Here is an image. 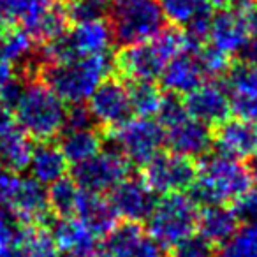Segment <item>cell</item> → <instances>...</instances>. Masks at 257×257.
<instances>
[{
    "mask_svg": "<svg viewBox=\"0 0 257 257\" xmlns=\"http://www.w3.org/2000/svg\"><path fill=\"white\" fill-rule=\"evenodd\" d=\"M183 51H194L183 30L164 29L152 39L121 48L113 60V69L128 81H155L168 62Z\"/></svg>",
    "mask_w": 257,
    "mask_h": 257,
    "instance_id": "obj_1",
    "label": "cell"
},
{
    "mask_svg": "<svg viewBox=\"0 0 257 257\" xmlns=\"http://www.w3.org/2000/svg\"><path fill=\"white\" fill-rule=\"evenodd\" d=\"M13 114L30 140L53 141V138L64 133L67 104L43 81L27 76L22 95L13 107Z\"/></svg>",
    "mask_w": 257,
    "mask_h": 257,
    "instance_id": "obj_2",
    "label": "cell"
},
{
    "mask_svg": "<svg viewBox=\"0 0 257 257\" xmlns=\"http://www.w3.org/2000/svg\"><path fill=\"white\" fill-rule=\"evenodd\" d=\"M41 81L48 85L65 104H83L111 74L113 60L104 55L71 58L41 65Z\"/></svg>",
    "mask_w": 257,
    "mask_h": 257,
    "instance_id": "obj_3",
    "label": "cell"
},
{
    "mask_svg": "<svg viewBox=\"0 0 257 257\" xmlns=\"http://www.w3.org/2000/svg\"><path fill=\"white\" fill-rule=\"evenodd\" d=\"M252 185L253 178L241 161L217 154L203 157L190 190L197 204H227Z\"/></svg>",
    "mask_w": 257,
    "mask_h": 257,
    "instance_id": "obj_4",
    "label": "cell"
},
{
    "mask_svg": "<svg viewBox=\"0 0 257 257\" xmlns=\"http://www.w3.org/2000/svg\"><path fill=\"white\" fill-rule=\"evenodd\" d=\"M199 206L185 192L164 194L147 217V232L162 246L173 248L197 231Z\"/></svg>",
    "mask_w": 257,
    "mask_h": 257,
    "instance_id": "obj_5",
    "label": "cell"
},
{
    "mask_svg": "<svg viewBox=\"0 0 257 257\" xmlns=\"http://www.w3.org/2000/svg\"><path fill=\"white\" fill-rule=\"evenodd\" d=\"M109 29L116 43H143L166 29L161 0H111Z\"/></svg>",
    "mask_w": 257,
    "mask_h": 257,
    "instance_id": "obj_6",
    "label": "cell"
},
{
    "mask_svg": "<svg viewBox=\"0 0 257 257\" xmlns=\"http://www.w3.org/2000/svg\"><path fill=\"white\" fill-rule=\"evenodd\" d=\"M114 150L131 166H145L164 145V128L159 120L134 116L111 128Z\"/></svg>",
    "mask_w": 257,
    "mask_h": 257,
    "instance_id": "obj_7",
    "label": "cell"
},
{
    "mask_svg": "<svg viewBox=\"0 0 257 257\" xmlns=\"http://www.w3.org/2000/svg\"><path fill=\"white\" fill-rule=\"evenodd\" d=\"M197 166L194 159L176 152H159L143 166V182L155 194H171L190 190L196 180Z\"/></svg>",
    "mask_w": 257,
    "mask_h": 257,
    "instance_id": "obj_8",
    "label": "cell"
},
{
    "mask_svg": "<svg viewBox=\"0 0 257 257\" xmlns=\"http://www.w3.org/2000/svg\"><path fill=\"white\" fill-rule=\"evenodd\" d=\"M131 164L116 150H100L93 157L72 166L71 178L86 192H109L116 183L127 178Z\"/></svg>",
    "mask_w": 257,
    "mask_h": 257,
    "instance_id": "obj_9",
    "label": "cell"
},
{
    "mask_svg": "<svg viewBox=\"0 0 257 257\" xmlns=\"http://www.w3.org/2000/svg\"><path fill=\"white\" fill-rule=\"evenodd\" d=\"M4 206L22 225H44L53 218L48 204L46 185L32 176H16Z\"/></svg>",
    "mask_w": 257,
    "mask_h": 257,
    "instance_id": "obj_10",
    "label": "cell"
},
{
    "mask_svg": "<svg viewBox=\"0 0 257 257\" xmlns=\"http://www.w3.org/2000/svg\"><path fill=\"white\" fill-rule=\"evenodd\" d=\"M88 113L93 123L100 127L114 128L131 118V104H128L127 85L116 78L107 76L88 97Z\"/></svg>",
    "mask_w": 257,
    "mask_h": 257,
    "instance_id": "obj_11",
    "label": "cell"
},
{
    "mask_svg": "<svg viewBox=\"0 0 257 257\" xmlns=\"http://www.w3.org/2000/svg\"><path fill=\"white\" fill-rule=\"evenodd\" d=\"M161 8L166 22L183 30L194 50L203 44L213 18L208 0H161Z\"/></svg>",
    "mask_w": 257,
    "mask_h": 257,
    "instance_id": "obj_12",
    "label": "cell"
},
{
    "mask_svg": "<svg viewBox=\"0 0 257 257\" xmlns=\"http://www.w3.org/2000/svg\"><path fill=\"white\" fill-rule=\"evenodd\" d=\"M106 252L111 257H166L162 248L140 222L123 220L106 234Z\"/></svg>",
    "mask_w": 257,
    "mask_h": 257,
    "instance_id": "obj_13",
    "label": "cell"
},
{
    "mask_svg": "<svg viewBox=\"0 0 257 257\" xmlns=\"http://www.w3.org/2000/svg\"><path fill=\"white\" fill-rule=\"evenodd\" d=\"M164 143L171 152L189 159L204 157L213 145V134L203 121L192 118L189 113L173 123L164 125Z\"/></svg>",
    "mask_w": 257,
    "mask_h": 257,
    "instance_id": "obj_14",
    "label": "cell"
},
{
    "mask_svg": "<svg viewBox=\"0 0 257 257\" xmlns=\"http://www.w3.org/2000/svg\"><path fill=\"white\" fill-rule=\"evenodd\" d=\"M187 113L208 127L222 123L231 114V100L225 86L215 81H203L183 99Z\"/></svg>",
    "mask_w": 257,
    "mask_h": 257,
    "instance_id": "obj_15",
    "label": "cell"
},
{
    "mask_svg": "<svg viewBox=\"0 0 257 257\" xmlns=\"http://www.w3.org/2000/svg\"><path fill=\"white\" fill-rule=\"evenodd\" d=\"M107 201L113 206L116 217L131 222H143L150 215L155 204V192L138 178H123L109 190Z\"/></svg>",
    "mask_w": 257,
    "mask_h": 257,
    "instance_id": "obj_16",
    "label": "cell"
},
{
    "mask_svg": "<svg viewBox=\"0 0 257 257\" xmlns=\"http://www.w3.org/2000/svg\"><path fill=\"white\" fill-rule=\"evenodd\" d=\"M213 145L218 154L236 161H248L257 154V121L227 118L217 125Z\"/></svg>",
    "mask_w": 257,
    "mask_h": 257,
    "instance_id": "obj_17",
    "label": "cell"
},
{
    "mask_svg": "<svg viewBox=\"0 0 257 257\" xmlns=\"http://www.w3.org/2000/svg\"><path fill=\"white\" fill-rule=\"evenodd\" d=\"M225 76L231 113L238 118L257 121V67L239 62L234 67H229Z\"/></svg>",
    "mask_w": 257,
    "mask_h": 257,
    "instance_id": "obj_18",
    "label": "cell"
},
{
    "mask_svg": "<svg viewBox=\"0 0 257 257\" xmlns=\"http://www.w3.org/2000/svg\"><path fill=\"white\" fill-rule=\"evenodd\" d=\"M50 232L58 252L72 257H93L99 252L97 236L76 217L51 218Z\"/></svg>",
    "mask_w": 257,
    "mask_h": 257,
    "instance_id": "obj_19",
    "label": "cell"
},
{
    "mask_svg": "<svg viewBox=\"0 0 257 257\" xmlns=\"http://www.w3.org/2000/svg\"><path fill=\"white\" fill-rule=\"evenodd\" d=\"M206 39L211 46L222 50L229 57L238 55V51L248 39V29L243 13L229 11V9L218 11V15L211 18Z\"/></svg>",
    "mask_w": 257,
    "mask_h": 257,
    "instance_id": "obj_20",
    "label": "cell"
},
{
    "mask_svg": "<svg viewBox=\"0 0 257 257\" xmlns=\"http://www.w3.org/2000/svg\"><path fill=\"white\" fill-rule=\"evenodd\" d=\"M204 81L194 51H183L168 62L161 74L162 88L171 95H187Z\"/></svg>",
    "mask_w": 257,
    "mask_h": 257,
    "instance_id": "obj_21",
    "label": "cell"
},
{
    "mask_svg": "<svg viewBox=\"0 0 257 257\" xmlns=\"http://www.w3.org/2000/svg\"><path fill=\"white\" fill-rule=\"evenodd\" d=\"M239 227L232 208L227 204H204L197 215V231L210 245L222 246Z\"/></svg>",
    "mask_w": 257,
    "mask_h": 257,
    "instance_id": "obj_22",
    "label": "cell"
},
{
    "mask_svg": "<svg viewBox=\"0 0 257 257\" xmlns=\"http://www.w3.org/2000/svg\"><path fill=\"white\" fill-rule=\"evenodd\" d=\"M36 41L23 27L4 25L0 30V55L13 65H22L25 71H39L41 58L36 50ZM34 72V71H32Z\"/></svg>",
    "mask_w": 257,
    "mask_h": 257,
    "instance_id": "obj_23",
    "label": "cell"
},
{
    "mask_svg": "<svg viewBox=\"0 0 257 257\" xmlns=\"http://www.w3.org/2000/svg\"><path fill=\"white\" fill-rule=\"evenodd\" d=\"M74 217L79 218L97 238H106V234L118 222V217L107 197L86 190H81L79 194Z\"/></svg>",
    "mask_w": 257,
    "mask_h": 257,
    "instance_id": "obj_24",
    "label": "cell"
},
{
    "mask_svg": "<svg viewBox=\"0 0 257 257\" xmlns=\"http://www.w3.org/2000/svg\"><path fill=\"white\" fill-rule=\"evenodd\" d=\"M27 169L30 171V176L39 183L51 185L67 175L69 162L58 145H55L53 141H39L37 145H34Z\"/></svg>",
    "mask_w": 257,
    "mask_h": 257,
    "instance_id": "obj_25",
    "label": "cell"
},
{
    "mask_svg": "<svg viewBox=\"0 0 257 257\" xmlns=\"http://www.w3.org/2000/svg\"><path fill=\"white\" fill-rule=\"evenodd\" d=\"M32 148V141L18 123L0 131V169L16 175L27 171Z\"/></svg>",
    "mask_w": 257,
    "mask_h": 257,
    "instance_id": "obj_26",
    "label": "cell"
},
{
    "mask_svg": "<svg viewBox=\"0 0 257 257\" xmlns=\"http://www.w3.org/2000/svg\"><path fill=\"white\" fill-rule=\"evenodd\" d=\"M102 134L92 127L64 128L60 138V150L69 164H79L102 150Z\"/></svg>",
    "mask_w": 257,
    "mask_h": 257,
    "instance_id": "obj_27",
    "label": "cell"
},
{
    "mask_svg": "<svg viewBox=\"0 0 257 257\" xmlns=\"http://www.w3.org/2000/svg\"><path fill=\"white\" fill-rule=\"evenodd\" d=\"M15 246L25 257H57L60 253L50 229L44 225H22Z\"/></svg>",
    "mask_w": 257,
    "mask_h": 257,
    "instance_id": "obj_28",
    "label": "cell"
},
{
    "mask_svg": "<svg viewBox=\"0 0 257 257\" xmlns=\"http://www.w3.org/2000/svg\"><path fill=\"white\" fill-rule=\"evenodd\" d=\"M36 43H48L55 37L62 36L69 29V16L64 6L51 4L41 16H37L30 25L23 27Z\"/></svg>",
    "mask_w": 257,
    "mask_h": 257,
    "instance_id": "obj_29",
    "label": "cell"
},
{
    "mask_svg": "<svg viewBox=\"0 0 257 257\" xmlns=\"http://www.w3.org/2000/svg\"><path fill=\"white\" fill-rule=\"evenodd\" d=\"M131 113L136 116L152 118L159 113L164 95L155 81H131L127 86Z\"/></svg>",
    "mask_w": 257,
    "mask_h": 257,
    "instance_id": "obj_30",
    "label": "cell"
},
{
    "mask_svg": "<svg viewBox=\"0 0 257 257\" xmlns=\"http://www.w3.org/2000/svg\"><path fill=\"white\" fill-rule=\"evenodd\" d=\"M79 194L81 189L69 176H62L60 180L53 182L48 189V204H50L51 215L58 218L74 217Z\"/></svg>",
    "mask_w": 257,
    "mask_h": 257,
    "instance_id": "obj_31",
    "label": "cell"
},
{
    "mask_svg": "<svg viewBox=\"0 0 257 257\" xmlns=\"http://www.w3.org/2000/svg\"><path fill=\"white\" fill-rule=\"evenodd\" d=\"M217 257H257V222L243 224L220 246Z\"/></svg>",
    "mask_w": 257,
    "mask_h": 257,
    "instance_id": "obj_32",
    "label": "cell"
},
{
    "mask_svg": "<svg viewBox=\"0 0 257 257\" xmlns=\"http://www.w3.org/2000/svg\"><path fill=\"white\" fill-rule=\"evenodd\" d=\"M8 22H18L22 27H27L41 16L53 0H2Z\"/></svg>",
    "mask_w": 257,
    "mask_h": 257,
    "instance_id": "obj_33",
    "label": "cell"
},
{
    "mask_svg": "<svg viewBox=\"0 0 257 257\" xmlns=\"http://www.w3.org/2000/svg\"><path fill=\"white\" fill-rule=\"evenodd\" d=\"M194 55L197 58L201 71H203L204 78H220L231 67V58L227 53H224L218 48L208 44H201L199 48L194 50Z\"/></svg>",
    "mask_w": 257,
    "mask_h": 257,
    "instance_id": "obj_34",
    "label": "cell"
},
{
    "mask_svg": "<svg viewBox=\"0 0 257 257\" xmlns=\"http://www.w3.org/2000/svg\"><path fill=\"white\" fill-rule=\"evenodd\" d=\"M69 22H88L104 18L107 4L104 0H71L64 6Z\"/></svg>",
    "mask_w": 257,
    "mask_h": 257,
    "instance_id": "obj_35",
    "label": "cell"
},
{
    "mask_svg": "<svg viewBox=\"0 0 257 257\" xmlns=\"http://www.w3.org/2000/svg\"><path fill=\"white\" fill-rule=\"evenodd\" d=\"M171 257H217L215 246L201 236H189L171 248Z\"/></svg>",
    "mask_w": 257,
    "mask_h": 257,
    "instance_id": "obj_36",
    "label": "cell"
},
{
    "mask_svg": "<svg viewBox=\"0 0 257 257\" xmlns=\"http://www.w3.org/2000/svg\"><path fill=\"white\" fill-rule=\"evenodd\" d=\"M232 211L239 224H255L257 222V187H250L236 201H232Z\"/></svg>",
    "mask_w": 257,
    "mask_h": 257,
    "instance_id": "obj_37",
    "label": "cell"
},
{
    "mask_svg": "<svg viewBox=\"0 0 257 257\" xmlns=\"http://www.w3.org/2000/svg\"><path fill=\"white\" fill-rule=\"evenodd\" d=\"M22 224L6 206L0 204V245H15Z\"/></svg>",
    "mask_w": 257,
    "mask_h": 257,
    "instance_id": "obj_38",
    "label": "cell"
},
{
    "mask_svg": "<svg viewBox=\"0 0 257 257\" xmlns=\"http://www.w3.org/2000/svg\"><path fill=\"white\" fill-rule=\"evenodd\" d=\"M92 125L93 120L88 113V107L83 104H71V109H67V118H65V128H83Z\"/></svg>",
    "mask_w": 257,
    "mask_h": 257,
    "instance_id": "obj_39",
    "label": "cell"
},
{
    "mask_svg": "<svg viewBox=\"0 0 257 257\" xmlns=\"http://www.w3.org/2000/svg\"><path fill=\"white\" fill-rule=\"evenodd\" d=\"M208 4L211 6V9H218V11H238V13H245L250 8L255 6L253 0H208Z\"/></svg>",
    "mask_w": 257,
    "mask_h": 257,
    "instance_id": "obj_40",
    "label": "cell"
},
{
    "mask_svg": "<svg viewBox=\"0 0 257 257\" xmlns=\"http://www.w3.org/2000/svg\"><path fill=\"white\" fill-rule=\"evenodd\" d=\"M238 58L241 64L255 65L257 67V37H248L243 48L238 51Z\"/></svg>",
    "mask_w": 257,
    "mask_h": 257,
    "instance_id": "obj_41",
    "label": "cell"
},
{
    "mask_svg": "<svg viewBox=\"0 0 257 257\" xmlns=\"http://www.w3.org/2000/svg\"><path fill=\"white\" fill-rule=\"evenodd\" d=\"M11 78H15V65L0 55V88H2Z\"/></svg>",
    "mask_w": 257,
    "mask_h": 257,
    "instance_id": "obj_42",
    "label": "cell"
},
{
    "mask_svg": "<svg viewBox=\"0 0 257 257\" xmlns=\"http://www.w3.org/2000/svg\"><path fill=\"white\" fill-rule=\"evenodd\" d=\"M243 16H245L246 29H248V37H257V6L243 13Z\"/></svg>",
    "mask_w": 257,
    "mask_h": 257,
    "instance_id": "obj_43",
    "label": "cell"
},
{
    "mask_svg": "<svg viewBox=\"0 0 257 257\" xmlns=\"http://www.w3.org/2000/svg\"><path fill=\"white\" fill-rule=\"evenodd\" d=\"M0 257H25V255L15 245H0Z\"/></svg>",
    "mask_w": 257,
    "mask_h": 257,
    "instance_id": "obj_44",
    "label": "cell"
},
{
    "mask_svg": "<svg viewBox=\"0 0 257 257\" xmlns=\"http://www.w3.org/2000/svg\"><path fill=\"white\" fill-rule=\"evenodd\" d=\"M248 161H250V166H248L250 175H252V178H253V180H257V154L253 155L252 159H248Z\"/></svg>",
    "mask_w": 257,
    "mask_h": 257,
    "instance_id": "obj_45",
    "label": "cell"
},
{
    "mask_svg": "<svg viewBox=\"0 0 257 257\" xmlns=\"http://www.w3.org/2000/svg\"><path fill=\"white\" fill-rule=\"evenodd\" d=\"M8 23V18H6V11H4V4H2V0H0V27L6 25Z\"/></svg>",
    "mask_w": 257,
    "mask_h": 257,
    "instance_id": "obj_46",
    "label": "cell"
},
{
    "mask_svg": "<svg viewBox=\"0 0 257 257\" xmlns=\"http://www.w3.org/2000/svg\"><path fill=\"white\" fill-rule=\"evenodd\" d=\"M93 257H111V255H109V253H107V252H97Z\"/></svg>",
    "mask_w": 257,
    "mask_h": 257,
    "instance_id": "obj_47",
    "label": "cell"
},
{
    "mask_svg": "<svg viewBox=\"0 0 257 257\" xmlns=\"http://www.w3.org/2000/svg\"><path fill=\"white\" fill-rule=\"evenodd\" d=\"M57 257H72V255H67V253H58Z\"/></svg>",
    "mask_w": 257,
    "mask_h": 257,
    "instance_id": "obj_48",
    "label": "cell"
},
{
    "mask_svg": "<svg viewBox=\"0 0 257 257\" xmlns=\"http://www.w3.org/2000/svg\"><path fill=\"white\" fill-rule=\"evenodd\" d=\"M62 2H64V4H67V2H71V0H62Z\"/></svg>",
    "mask_w": 257,
    "mask_h": 257,
    "instance_id": "obj_49",
    "label": "cell"
},
{
    "mask_svg": "<svg viewBox=\"0 0 257 257\" xmlns=\"http://www.w3.org/2000/svg\"><path fill=\"white\" fill-rule=\"evenodd\" d=\"M104 2H106V4H109V2H111V0H104Z\"/></svg>",
    "mask_w": 257,
    "mask_h": 257,
    "instance_id": "obj_50",
    "label": "cell"
},
{
    "mask_svg": "<svg viewBox=\"0 0 257 257\" xmlns=\"http://www.w3.org/2000/svg\"><path fill=\"white\" fill-rule=\"evenodd\" d=\"M253 2H255V6H257V0H253Z\"/></svg>",
    "mask_w": 257,
    "mask_h": 257,
    "instance_id": "obj_51",
    "label": "cell"
}]
</instances>
